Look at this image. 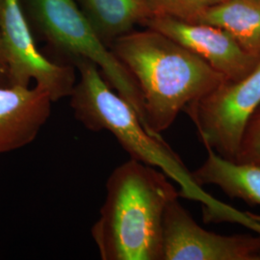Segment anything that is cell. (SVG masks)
<instances>
[{
	"label": "cell",
	"mask_w": 260,
	"mask_h": 260,
	"mask_svg": "<svg viewBox=\"0 0 260 260\" xmlns=\"http://www.w3.org/2000/svg\"><path fill=\"white\" fill-rule=\"evenodd\" d=\"M80 80L71 93V107L76 120L93 131H109L130 155L162 171L179 186V197L201 203L205 221L239 223L260 233V217L243 212L217 200L196 182L183 161L161 136L149 133L137 114L116 93L100 69L85 59H76Z\"/></svg>",
	"instance_id": "6da1fadb"
},
{
	"label": "cell",
	"mask_w": 260,
	"mask_h": 260,
	"mask_svg": "<svg viewBox=\"0 0 260 260\" xmlns=\"http://www.w3.org/2000/svg\"><path fill=\"white\" fill-rule=\"evenodd\" d=\"M111 50L138 85L146 128L156 136L190 103L226 80L204 59L152 29L115 39Z\"/></svg>",
	"instance_id": "7a4b0ae2"
},
{
	"label": "cell",
	"mask_w": 260,
	"mask_h": 260,
	"mask_svg": "<svg viewBox=\"0 0 260 260\" xmlns=\"http://www.w3.org/2000/svg\"><path fill=\"white\" fill-rule=\"evenodd\" d=\"M160 170L131 159L116 168L92 237L103 260H162L166 207L179 197Z\"/></svg>",
	"instance_id": "3957f363"
},
{
	"label": "cell",
	"mask_w": 260,
	"mask_h": 260,
	"mask_svg": "<svg viewBox=\"0 0 260 260\" xmlns=\"http://www.w3.org/2000/svg\"><path fill=\"white\" fill-rule=\"evenodd\" d=\"M40 26L59 49L96 66L107 83L129 104L146 128L142 93L129 72L104 45L74 0H31ZM147 129V128H146Z\"/></svg>",
	"instance_id": "277c9868"
},
{
	"label": "cell",
	"mask_w": 260,
	"mask_h": 260,
	"mask_svg": "<svg viewBox=\"0 0 260 260\" xmlns=\"http://www.w3.org/2000/svg\"><path fill=\"white\" fill-rule=\"evenodd\" d=\"M259 105L260 62L248 75L223 81L184 111L206 149L235 161L244 131Z\"/></svg>",
	"instance_id": "5b68a950"
},
{
	"label": "cell",
	"mask_w": 260,
	"mask_h": 260,
	"mask_svg": "<svg viewBox=\"0 0 260 260\" xmlns=\"http://www.w3.org/2000/svg\"><path fill=\"white\" fill-rule=\"evenodd\" d=\"M0 38L9 86L29 87L35 80L53 103L71 95L75 86L74 69L55 64L39 51L19 0H0Z\"/></svg>",
	"instance_id": "8992f818"
},
{
	"label": "cell",
	"mask_w": 260,
	"mask_h": 260,
	"mask_svg": "<svg viewBox=\"0 0 260 260\" xmlns=\"http://www.w3.org/2000/svg\"><path fill=\"white\" fill-rule=\"evenodd\" d=\"M162 260H260V234L229 236L208 232L176 198L163 218Z\"/></svg>",
	"instance_id": "52a82bcc"
},
{
	"label": "cell",
	"mask_w": 260,
	"mask_h": 260,
	"mask_svg": "<svg viewBox=\"0 0 260 260\" xmlns=\"http://www.w3.org/2000/svg\"><path fill=\"white\" fill-rule=\"evenodd\" d=\"M146 22L149 29L162 33L204 59L226 80L240 79L260 62L222 28L165 15H153Z\"/></svg>",
	"instance_id": "ba28073f"
},
{
	"label": "cell",
	"mask_w": 260,
	"mask_h": 260,
	"mask_svg": "<svg viewBox=\"0 0 260 260\" xmlns=\"http://www.w3.org/2000/svg\"><path fill=\"white\" fill-rule=\"evenodd\" d=\"M52 103L39 86H0V155L37 138L50 117Z\"/></svg>",
	"instance_id": "9c48e42d"
},
{
	"label": "cell",
	"mask_w": 260,
	"mask_h": 260,
	"mask_svg": "<svg viewBox=\"0 0 260 260\" xmlns=\"http://www.w3.org/2000/svg\"><path fill=\"white\" fill-rule=\"evenodd\" d=\"M192 175L202 187L218 186L230 197L260 205V163H238L207 149L206 160Z\"/></svg>",
	"instance_id": "30bf717a"
},
{
	"label": "cell",
	"mask_w": 260,
	"mask_h": 260,
	"mask_svg": "<svg viewBox=\"0 0 260 260\" xmlns=\"http://www.w3.org/2000/svg\"><path fill=\"white\" fill-rule=\"evenodd\" d=\"M193 22L222 28L260 60V0H224L204 11Z\"/></svg>",
	"instance_id": "8fae6325"
},
{
	"label": "cell",
	"mask_w": 260,
	"mask_h": 260,
	"mask_svg": "<svg viewBox=\"0 0 260 260\" xmlns=\"http://www.w3.org/2000/svg\"><path fill=\"white\" fill-rule=\"evenodd\" d=\"M88 19L104 40H115L129 33L136 23L152 16L147 0H81Z\"/></svg>",
	"instance_id": "7c38bea8"
},
{
	"label": "cell",
	"mask_w": 260,
	"mask_h": 260,
	"mask_svg": "<svg viewBox=\"0 0 260 260\" xmlns=\"http://www.w3.org/2000/svg\"><path fill=\"white\" fill-rule=\"evenodd\" d=\"M153 15L194 21L204 11L224 0H147Z\"/></svg>",
	"instance_id": "4fadbf2b"
},
{
	"label": "cell",
	"mask_w": 260,
	"mask_h": 260,
	"mask_svg": "<svg viewBox=\"0 0 260 260\" xmlns=\"http://www.w3.org/2000/svg\"><path fill=\"white\" fill-rule=\"evenodd\" d=\"M235 162L260 163V105L244 131Z\"/></svg>",
	"instance_id": "5bb4252c"
},
{
	"label": "cell",
	"mask_w": 260,
	"mask_h": 260,
	"mask_svg": "<svg viewBox=\"0 0 260 260\" xmlns=\"http://www.w3.org/2000/svg\"><path fill=\"white\" fill-rule=\"evenodd\" d=\"M0 86H9L8 70H7L6 60L4 57L3 47L1 44V38H0Z\"/></svg>",
	"instance_id": "9a60e30c"
}]
</instances>
